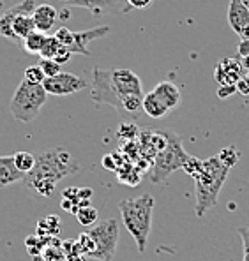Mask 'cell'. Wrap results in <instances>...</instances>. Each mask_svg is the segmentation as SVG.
Returning a JSON list of instances; mask_svg holds the SVG:
<instances>
[{
    "label": "cell",
    "mask_w": 249,
    "mask_h": 261,
    "mask_svg": "<svg viewBox=\"0 0 249 261\" xmlns=\"http://www.w3.org/2000/svg\"><path fill=\"white\" fill-rule=\"evenodd\" d=\"M46 97H48V94H46L43 85L23 80L20 85L16 87L13 99H11V115H13L14 120L29 124V122L36 120L39 117L41 110H43L46 102Z\"/></svg>",
    "instance_id": "5b68a950"
},
{
    "label": "cell",
    "mask_w": 249,
    "mask_h": 261,
    "mask_svg": "<svg viewBox=\"0 0 249 261\" xmlns=\"http://www.w3.org/2000/svg\"><path fill=\"white\" fill-rule=\"evenodd\" d=\"M237 92L242 95H249V76H242V78L237 82Z\"/></svg>",
    "instance_id": "836d02e7"
},
{
    "label": "cell",
    "mask_w": 249,
    "mask_h": 261,
    "mask_svg": "<svg viewBox=\"0 0 249 261\" xmlns=\"http://www.w3.org/2000/svg\"><path fill=\"white\" fill-rule=\"evenodd\" d=\"M39 67L43 69L46 78H52V76H57L60 71V64H57L55 60H49V59H41L39 60Z\"/></svg>",
    "instance_id": "1f68e13d"
},
{
    "label": "cell",
    "mask_w": 249,
    "mask_h": 261,
    "mask_svg": "<svg viewBox=\"0 0 249 261\" xmlns=\"http://www.w3.org/2000/svg\"><path fill=\"white\" fill-rule=\"evenodd\" d=\"M112 80L122 101L128 95H145L141 80L131 69H112Z\"/></svg>",
    "instance_id": "30bf717a"
},
{
    "label": "cell",
    "mask_w": 249,
    "mask_h": 261,
    "mask_svg": "<svg viewBox=\"0 0 249 261\" xmlns=\"http://www.w3.org/2000/svg\"><path fill=\"white\" fill-rule=\"evenodd\" d=\"M242 2L246 4V7H247V9H249V0H242Z\"/></svg>",
    "instance_id": "60d3db41"
},
{
    "label": "cell",
    "mask_w": 249,
    "mask_h": 261,
    "mask_svg": "<svg viewBox=\"0 0 249 261\" xmlns=\"http://www.w3.org/2000/svg\"><path fill=\"white\" fill-rule=\"evenodd\" d=\"M249 55V39H240L239 44V59H244V57Z\"/></svg>",
    "instance_id": "74e56055"
},
{
    "label": "cell",
    "mask_w": 249,
    "mask_h": 261,
    "mask_svg": "<svg viewBox=\"0 0 249 261\" xmlns=\"http://www.w3.org/2000/svg\"><path fill=\"white\" fill-rule=\"evenodd\" d=\"M67 7H82L92 14H128L131 6L128 0H55Z\"/></svg>",
    "instance_id": "ba28073f"
},
{
    "label": "cell",
    "mask_w": 249,
    "mask_h": 261,
    "mask_svg": "<svg viewBox=\"0 0 249 261\" xmlns=\"http://www.w3.org/2000/svg\"><path fill=\"white\" fill-rule=\"evenodd\" d=\"M237 92V85H230V87H219V90H217V95L219 97H230L232 94H235Z\"/></svg>",
    "instance_id": "8d00e7d4"
},
{
    "label": "cell",
    "mask_w": 249,
    "mask_h": 261,
    "mask_svg": "<svg viewBox=\"0 0 249 261\" xmlns=\"http://www.w3.org/2000/svg\"><path fill=\"white\" fill-rule=\"evenodd\" d=\"M76 240H78V245H80V252H82L85 258H92V254H94V251H95V244L89 233L87 231L82 233Z\"/></svg>",
    "instance_id": "f546056e"
},
{
    "label": "cell",
    "mask_w": 249,
    "mask_h": 261,
    "mask_svg": "<svg viewBox=\"0 0 249 261\" xmlns=\"http://www.w3.org/2000/svg\"><path fill=\"white\" fill-rule=\"evenodd\" d=\"M36 7V0H21L20 4L4 11L2 16H0V36L6 37V39L16 41L13 34V20L16 16H32Z\"/></svg>",
    "instance_id": "8fae6325"
},
{
    "label": "cell",
    "mask_w": 249,
    "mask_h": 261,
    "mask_svg": "<svg viewBox=\"0 0 249 261\" xmlns=\"http://www.w3.org/2000/svg\"><path fill=\"white\" fill-rule=\"evenodd\" d=\"M217 157H219V161L228 168V170H232V168L239 163L240 153H239V150H237L235 147H227V148H223V150L217 153Z\"/></svg>",
    "instance_id": "4316f807"
},
{
    "label": "cell",
    "mask_w": 249,
    "mask_h": 261,
    "mask_svg": "<svg viewBox=\"0 0 249 261\" xmlns=\"http://www.w3.org/2000/svg\"><path fill=\"white\" fill-rule=\"evenodd\" d=\"M152 2H154V0H128L131 9H147Z\"/></svg>",
    "instance_id": "e575fe53"
},
{
    "label": "cell",
    "mask_w": 249,
    "mask_h": 261,
    "mask_svg": "<svg viewBox=\"0 0 249 261\" xmlns=\"http://www.w3.org/2000/svg\"><path fill=\"white\" fill-rule=\"evenodd\" d=\"M23 80H27V82H30V83H37V85H43L46 76H44L43 69H41L39 65H30V67L25 69Z\"/></svg>",
    "instance_id": "4dcf8cb0"
},
{
    "label": "cell",
    "mask_w": 249,
    "mask_h": 261,
    "mask_svg": "<svg viewBox=\"0 0 249 261\" xmlns=\"http://www.w3.org/2000/svg\"><path fill=\"white\" fill-rule=\"evenodd\" d=\"M182 170L194 182V194H196L194 212H196V217H204L207 210L217 205L219 193L227 182L230 170L221 163L217 155L209 157V159H198V157L191 155Z\"/></svg>",
    "instance_id": "6da1fadb"
},
{
    "label": "cell",
    "mask_w": 249,
    "mask_h": 261,
    "mask_svg": "<svg viewBox=\"0 0 249 261\" xmlns=\"http://www.w3.org/2000/svg\"><path fill=\"white\" fill-rule=\"evenodd\" d=\"M103 166L106 168V170H110V171H117L118 168L122 166V164L126 163V157H124V153L120 155V152H113V153H106L105 157H103Z\"/></svg>",
    "instance_id": "83f0119b"
},
{
    "label": "cell",
    "mask_w": 249,
    "mask_h": 261,
    "mask_svg": "<svg viewBox=\"0 0 249 261\" xmlns=\"http://www.w3.org/2000/svg\"><path fill=\"white\" fill-rule=\"evenodd\" d=\"M143 111L152 118H163L170 113V110L156 97L154 92H148V94L143 95Z\"/></svg>",
    "instance_id": "d6986e66"
},
{
    "label": "cell",
    "mask_w": 249,
    "mask_h": 261,
    "mask_svg": "<svg viewBox=\"0 0 249 261\" xmlns=\"http://www.w3.org/2000/svg\"><path fill=\"white\" fill-rule=\"evenodd\" d=\"M25 247L29 256L34 261H43V252L46 249V239L39 235H29L25 239Z\"/></svg>",
    "instance_id": "44dd1931"
},
{
    "label": "cell",
    "mask_w": 249,
    "mask_h": 261,
    "mask_svg": "<svg viewBox=\"0 0 249 261\" xmlns=\"http://www.w3.org/2000/svg\"><path fill=\"white\" fill-rule=\"evenodd\" d=\"M64 49V46L55 39V36H46V41H44V46L41 49L39 57L41 59H49L53 60L60 51Z\"/></svg>",
    "instance_id": "cb8c5ba5"
},
{
    "label": "cell",
    "mask_w": 249,
    "mask_h": 261,
    "mask_svg": "<svg viewBox=\"0 0 249 261\" xmlns=\"http://www.w3.org/2000/svg\"><path fill=\"white\" fill-rule=\"evenodd\" d=\"M44 41H46V34L39 32V30H34L29 37L23 39V48L29 53H32V55H39L44 46Z\"/></svg>",
    "instance_id": "7402d4cb"
},
{
    "label": "cell",
    "mask_w": 249,
    "mask_h": 261,
    "mask_svg": "<svg viewBox=\"0 0 249 261\" xmlns=\"http://www.w3.org/2000/svg\"><path fill=\"white\" fill-rule=\"evenodd\" d=\"M166 134V147L154 157V164L151 170V180L154 184H161L173 175L177 170H182L184 164L189 161V153L182 145V138L175 130H164Z\"/></svg>",
    "instance_id": "277c9868"
},
{
    "label": "cell",
    "mask_w": 249,
    "mask_h": 261,
    "mask_svg": "<svg viewBox=\"0 0 249 261\" xmlns=\"http://www.w3.org/2000/svg\"><path fill=\"white\" fill-rule=\"evenodd\" d=\"M13 159H14V166H16L23 175L30 173V171L34 170V166H36V155H32L30 152H25V150L16 152L13 155Z\"/></svg>",
    "instance_id": "603a6c76"
},
{
    "label": "cell",
    "mask_w": 249,
    "mask_h": 261,
    "mask_svg": "<svg viewBox=\"0 0 249 261\" xmlns=\"http://www.w3.org/2000/svg\"><path fill=\"white\" fill-rule=\"evenodd\" d=\"M247 76H249V71H247Z\"/></svg>",
    "instance_id": "b9f144b4"
},
{
    "label": "cell",
    "mask_w": 249,
    "mask_h": 261,
    "mask_svg": "<svg viewBox=\"0 0 249 261\" xmlns=\"http://www.w3.org/2000/svg\"><path fill=\"white\" fill-rule=\"evenodd\" d=\"M32 20L36 23V30L46 34L55 27L57 20H59V11L52 4H43V6L36 7V11L32 14Z\"/></svg>",
    "instance_id": "9a60e30c"
},
{
    "label": "cell",
    "mask_w": 249,
    "mask_h": 261,
    "mask_svg": "<svg viewBox=\"0 0 249 261\" xmlns=\"http://www.w3.org/2000/svg\"><path fill=\"white\" fill-rule=\"evenodd\" d=\"M4 11H6V9H4V2H2V0H0V16H2Z\"/></svg>",
    "instance_id": "ab89813d"
},
{
    "label": "cell",
    "mask_w": 249,
    "mask_h": 261,
    "mask_svg": "<svg viewBox=\"0 0 249 261\" xmlns=\"http://www.w3.org/2000/svg\"><path fill=\"white\" fill-rule=\"evenodd\" d=\"M60 229H62V221H60V217L49 214V216H46V217L37 221L36 235H39V237H59Z\"/></svg>",
    "instance_id": "ac0fdd59"
},
{
    "label": "cell",
    "mask_w": 249,
    "mask_h": 261,
    "mask_svg": "<svg viewBox=\"0 0 249 261\" xmlns=\"http://www.w3.org/2000/svg\"><path fill=\"white\" fill-rule=\"evenodd\" d=\"M152 92L156 94V97L159 99L161 102H163L164 106H166L168 110H175L179 105H181L182 97H181V92H179L177 85H173L171 82H161L158 83L154 88H152Z\"/></svg>",
    "instance_id": "2e32d148"
},
{
    "label": "cell",
    "mask_w": 249,
    "mask_h": 261,
    "mask_svg": "<svg viewBox=\"0 0 249 261\" xmlns=\"http://www.w3.org/2000/svg\"><path fill=\"white\" fill-rule=\"evenodd\" d=\"M43 261H67V256L60 245H46L43 252Z\"/></svg>",
    "instance_id": "f1b7e54d"
},
{
    "label": "cell",
    "mask_w": 249,
    "mask_h": 261,
    "mask_svg": "<svg viewBox=\"0 0 249 261\" xmlns=\"http://www.w3.org/2000/svg\"><path fill=\"white\" fill-rule=\"evenodd\" d=\"M156 199L152 194H141L138 198L120 199L118 210H120L122 222L140 252H145L148 244V235L152 229V214H154Z\"/></svg>",
    "instance_id": "3957f363"
},
{
    "label": "cell",
    "mask_w": 249,
    "mask_h": 261,
    "mask_svg": "<svg viewBox=\"0 0 249 261\" xmlns=\"http://www.w3.org/2000/svg\"><path fill=\"white\" fill-rule=\"evenodd\" d=\"M71 57H72V53L69 51L67 48H64L62 51H60L59 55H57L53 60H55L57 64H60V65H62V64H67V62H69V59H71Z\"/></svg>",
    "instance_id": "d590c367"
},
{
    "label": "cell",
    "mask_w": 249,
    "mask_h": 261,
    "mask_svg": "<svg viewBox=\"0 0 249 261\" xmlns=\"http://www.w3.org/2000/svg\"><path fill=\"white\" fill-rule=\"evenodd\" d=\"M23 175L16 166H14L13 155H0V189L9 187L11 184L21 182Z\"/></svg>",
    "instance_id": "e0dca14e"
},
{
    "label": "cell",
    "mask_w": 249,
    "mask_h": 261,
    "mask_svg": "<svg viewBox=\"0 0 249 261\" xmlns=\"http://www.w3.org/2000/svg\"><path fill=\"white\" fill-rule=\"evenodd\" d=\"M90 97L92 101L99 102V105H108L117 111H124V101H122L120 94H118L113 85L112 69H94V72H92Z\"/></svg>",
    "instance_id": "52a82bcc"
},
{
    "label": "cell",
    "mask_w": 249,
    "mask_h": 261,
    "mask_svg": "<svg viewBox=\"0 0 249 261\" xmlns=\"http://www.w3.org/2000/svg\"><path fill=\"white\" fill-rule=\"evenodd\" d=\"M78 170L80 164L72 159L71 153L64 148H53L36 155V166L23 176V184L41 198H49L60 180L74 175Z\"/></svg>",
    "instance_id": "7a4b0ae2"
},
{
    "label": "cell",
    "mask_w": 249,
    "mask_h": 261,
    "mask_svg": "<svg viewBox=\"0 0 249 261\" xmlns=\"http://www.w3.org/2000/svg\"><path fill=\"white\" fill-rule=\"evenodd\" d=\"M141 130L138 129V125L135 122H122L120 125H118V138H122L124 141H133L136 140L138 136H140Z\"/></svg>",
    "instance_id": "484cf974"
},
{
    "label": "cell",
    "mask_w": 249,
    "mask_h": 261,
    "mask_svg": "<svg viewBox=\"0 0 249 261\" xmlns=\"http://www.w3.org/2000/svg\"><path fill=\"white\" fill-rule=\"evenodd\" d=\"M76 219H78V222L82 226H94L95 224V221H97V216H99V212L94 208V206H90V205H87V206H82V208L78 210V212L74 214Z\"/></svg>",
    "instance_id": "d4e9b609"
},
{
    "label": "cell",
    "mask_w": 249,
    "mask_h": 261,
    "mask_svg": "<svg viewBox=\"0 0 249 261\" xmlns=\"http://www.w3.org/2000/svg\"><path fill=\"white\" fill-rule=\"evenodd\" d=\"M240 60V64H242V69L244 71H249V55L247 57H244V59H239Z\"/></svg>",
    "instance_id": "f35d334b"
},
{
    "label": "cell",
    "mask_w": 249,
    "mask_h": 261,
    "mask_svg": "<svg viewBox=\"0 0 249 261\" xmlns=\"http://www.w3.org/2000/svg\"><path fill=\"white\" fill-rule=\"evenodd\" d=\"M228 23L240 39H249V9L242 0H230Z\"/></svg>",
    "instance_id": "7c38bea8"
},
{
    "label": "cell",
    "mask_w": 249,
    "mask_h": 261,
    "mask_svg": "<svg viewBox=\"0 0 249 261\" xmlns=\"http://www.w3.org/2000/svg\"><path fill=\"white\" fill-rule=\"evenodd\" d=\"M242 72L244 69L239 59H223L214 67V80L219 83V87L237 85V82L244 76Z\"/></svg>",
    "instance_id": "5bb4252c"
},
{
    "label": "cell",
    "mask_w": 249,
    "mask_h": 261,
    "mask_svg": "<svg viewBox=\"0 0 249 261\" xmlns=\"http://www.w3.org/2000/svg\"><path fill=\"white\" fill-rule=\"evenodd\" d=\"M36 30V23H34L32 16H16L13 20V34L16 37V41H23L25 37H29L30 34Z\"/></svg>",
    "instance_id": "ffe728a7"
},
{
    "label": "cell",
    "mask_w": 249,
    "mask_h": 261,
    "mask_svg": "<svg viewBox=\"0 0 249 261\" xmlns=\"http://www.w3.org/2000/svg\"><path fill=\"white\" fill-rule=\"evenodd\" d=\"M46 94L52 95H71L87 88V82L72 72H59L57 76L46 78L43 82Z\"/></svg>",
    "instance_id": "9c48e42d"
},
{
    "label": "cell",
    "mask_w": 249,
    "mask_h": 261,
    "mask_svg": "<svg viewBox=\"0 0 249 261\" xmlns=\"http://www.w3.org/2000/svg\"><path fill=\"white\" fill-rule=\"evenodd\" d=\"M110 34V27L108 25H101V27H95V29L90 30H82V32H72V41L69 44V51L72 55H90V49L89 44L92 41L99 39V37H105Z\"/></svg>",
    "instance_id": "4fadbf2b"
},
{
    "label": "cell",
    "mask_w": 249,
    "mask_h": 261,
    "mask_svg": "<svg viewBox=\"0 0 249 261\" xmlns=\"http://www.w3.org/2000/svg\"><path fill=\"white\" fill-rule=\"evenodd\" d=\"M87 233L95 244V251L92 258L99 261H112L115 258V252H117L118 233H120L117 219H106V221L92 226V229H89Z\"/></svg>",
    "instance_id": "8992f818"
},
{
    "label": "cell",
    "mask_w": 249,
    "mask_h": 261,
    "mask_svg": "<svg viewBox=\"0 0 249 261\" xmlns=\"http://www.w3.org/2000/svg\"><path fill=\"white\" fill-rule=\"evenodd\" d=\"M239 237L242 239V247H244V261H249V228L240 226L239 229Z\"/></svg>",
    "instance_id": "d6a6232c"
}]
</instances>
